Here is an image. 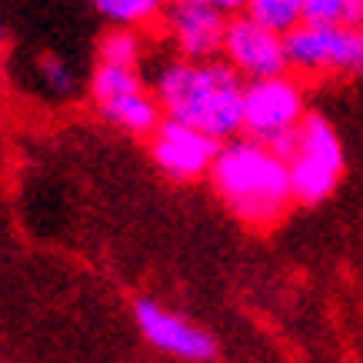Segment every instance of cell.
<instances>
[{
  "label": "cell",
  "instance_id": "cell-15",
  "mask_svg": "<svg viewBox=\"0 0 363 363\" xmlns=\"http://www.w3.org/2000/svg\"><path fill=\"white\" fill-rule=\"evenodd\" d=\"M357 0H303V23H360Z\"/></svg>",
  "mask_w": 363,
  "mask_h": 363
},
{
  "label": "cell",
  "instance_id": "cell-4",
  "mask_svg": "<svg viewBox=\"0 0 363 363\" xmlns=\"http://www.w3.org/2000/svg\"><path fill=\"white\" fill-rule=\"evenodd\" d=\"M90 104L100 121L133 137H150L164 121V111L154 97V87L143 80L137 67L97 64L90 74Z\"/></svg>",
  "mask_w": 363,
  "mask_h": 363
},
{
  "label": "cell",
  "instance_id": "cell-14",
  "mask_svg": "<svg viewBox=\"0 0 363 363\" xmlns=\"http://www.w3.org/2000/svg\"><path fill=\"white\" fill-rule=\"evenodd\" d=\"M243 13L286 37L303 23V0H247Z\"/></svg>",
  "mask_w": 363,
  "mask_h": 363
},
{
  "label": "cell",
  "instance_id": "cell-9",
  "mask_svg": "<svg viewBox=\"0 0 363 363\" xmlns=\"http://www.w3.org/2000/svg\"><path fill=\"white\" fill-rule=\"evenodd\" d=\"M150 157H154L157 170L177 184H190L200 177H210V167L217 160L220 140L207 137L203 130L190 127V123L170 121L164 117L150 137Z\"/></svg>",
  "mask_w": 363,
  "mask_h": 363
},
{
  "label": "cell",
  "instance_id": "cell-13",
  "mask_svg": "<svg viewBox=\"0 0 363 363\" xmlns=\"http://www.w3.org/2000/svg\"><path fill=\"white\" fill-rule=\"evenodd\" d=\"M97 64L111 67H137L143 64V37L140 30H127V27H111L97 44Z\"/></svg>",
  "mask_w": 363,
  "mask_h": 363
},
{
  "label": "cell",
  "instance_id": "cell-5",
  "mask_svg": "<svg viewBox=\"0 0 363 363\" xmlns=\"http://www.w3.org/2000/svg\"><path fill=\"white\" fill-rule=\"evenodd\" d=\"M307 90L297 74L243 84V137L280 147L307 121Z\"/></svg>",
  "mask_w": 363,
  "mask_h": 363
},
{
  "label": "cell",
  "instance_id": "cell-11",
  "mask_svg": "<svg viewBox=\"0 0 363 363\" xmlns=\"http://www.w3.org/2000/svg\"><path fill=\"white\" fill-rule=\"evenodd\" d=\"M170 0H90V7L111 23V27H127V30H147L160 23Z\"/></svg>",
  "mask_w": 363,
  "mask_h": 363
},
{
  "label": "cell",
  "instance_id": "cell-7",
  "mask_svg": "<svg viewBox=\"0 0 363 363\" xmlns=\"http://www.w3.org/2000/svg\"><path fill=\"white\" fill-rule=\"evenodd\" d=\"M220 60H227L240 74L243 84L290 74V64H286V37L264 27V23H257L247 13H237V17L227 21Z\"/></svg>",
  "mask_w": 363,
  "mask_h": 363
},
{
  "label": "cell",
  "instance_id": "cell-2",
  "mask_svg": "<svg viewBox=\"0 0 363 363\" xmlns=\"http://www.w3.org/2000/svg\"><path fill=\"white\" fill-rule=\"evenodd\" d=\"M210 184L237 220L250 227H274L284 220L294 200L286 160L250 137H233L220 143L217 160L210 167Z\"/></svg>",
  "mask_w": 363,
  "mask_h": 363
},
{
  "label": "cell",
  "instance_id": "cell-16",
  "mask_svg": "<svg viewBox=\"0 0 363 363\" xmlns=\"http://www.w3.org/2000/svg\"><path fill=\"white\" fill-rule=\"evenodd\" d=\"M194 4H203V7L223 13V17H237V13L247 11V0H194Z\"/></svg>",
  "mask_w": 363,
  "mask_h": 363
},
{
  "label": "cell",
  "instance_id": "cell-17",
  "mask_svg": "<svg viewBox=\"0 0 363 363\" xmlns=\"http://www.w3.org/2000/svg\"><path fill=\"white\" fill-rule=\"evenodd\" d=\"M7 44V30H4V23H0V47Z\"/></svg>",
  "mask_w": 363,
  "mask_h": 363
},
{
  "label": "cell",
  "instance_id": "cell-1",
  "mask_svg": "<svg viewBox=\"0 0 363 363\" xmlns=\"http://www.w3.org/2000/svg\"><path fill=\"white\" fill-rule=\"evenodd\" d=\"M154 97L164 117L190 123L213 140L243 133V77L227 60L170 57L154 70Z\"/></svg>",
  "mask_w": 363,
  "mask_h": 363
},
{
  "label": "cell",
  "instance_id": "cell-6",
  "mask_svg": "<svg viewBox=\"0 0 363 363\" xmlns=\"http://www.w3.org/2000/svg\"><path fill=\"white\" fill-rule=\"evenodd\" d=\"M290 74H363L360 23H300L286 33Z\"/></svg>",
  "mask_w": 363,
  "mask_h": 363
},
{
  "label": "cell",
  "instance_id": "cell-10",
  "mask_svg": "<svg viewBox=\"0 0 363 363\" xmlns=\"http://www.w3.org/2000/svg\"><path fill=\"white\" fill-rule=\"evenodd\" d=\"M227 21L230 17L210 11L203 4L170 0L164 17H160V30H164V40L170 44V50L177 57H184V60H217L223 50Z\"/></svg>",
  "mask_w": 363,
  "mask_h": 363
},
{
  "label": "cell",
  "instance_id": "cell-3",
  "mask_svg": "<svg viewBox=\"0 0 363 363\" xmlns=\"http://www.w3.org/2000/svg\"><path fill=\"white\" fill-rule=\"evenodd\" d=\"M277 154L286 160L294 200L303 207H317L340 187L347 154L337 127L323 113H307V121L277 147Z\"/></svg>",
  "mask_w": 363,
  "mask_h": 363
},
{
  "label": "cell",
  "instance_id": "cell-8",
  "mask_svg": "<svg viewBox=\"0 0 363 363\" xmlns=\"http://www.w3.org/2000/svg\"><path fill=\"white\" fill-rule=\"evenodd\" d=\"M133 323L140 337L154 350L184 363H207L217 353V340L194 320L180 317L177 310L157 303V300H137L133 303Z\"/></svg>",
  "mask_w": 363,
  "mask_h": 363
},
{
  "label": "cell",
  "instance_id": "cell-12",
  "mask_svg": "<svg viewBox=\"0 0 363 363\" xmlns=\"http://www.w3.org/2000/svg\"><path fill=\"white\" fill-rule=\"evenodd\" d=\"M33 77H37L40 90H44L50 100H70V97H77V90H80L77 70H74V64L60 54H40L37 57Z\"/></svg>",
  "mask_w": 363,
  "mask_h": 363
}]
</instances>
